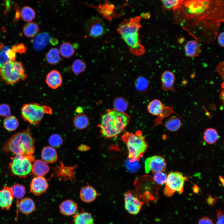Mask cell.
I'll list each match as a JSON object with an SVG mask.
<instances>
[{
  "label": "cell",
  "instance_id": "8",
  "mask_svg": "<svg viewBox=\"0 0 224 224\" xmlns=\"http://www.w3.org/2000/svg\"><path fill=\"white\" fill-rule=\"evenodd\" d=\"M35 158L33 155H16L11 158L9 168L12 175L25 178L31 174L32 165Z\"/></svg>",
  "mask_w": 224,
  "mask_h": 224
},
{
  "label": "cell",
  "instance_id": "11",
  "mask_svg": "<svg viewBox=\"0 0 224 224\" xmlns=\"http://www.w3.org/2000/svg\"><path fill=\"white\" fill-rule=\"evenodd\" d=\"M85 28L90 37L96 38L102 35L105 32V26L103 20L97 16L92 17L86 22Z\"/></svg>",
  "mask_w": 224,
  "mask_h": 224
},
{
  "label": "cell",
  "instance_id": "50",
  "mask_svg": "<svg viewBox=\"0 0 224 224\" xmlns=\"http://www.w3.org/2000/svg\"><path fill=\"white\" fill-rule=\"evenodd\" d=\"M83 110L82 108L81 107H78L75 110V112L77 114L83 113Z\"/></svg>",
  "mask_w": 224,
  "mask_h": 224
},
{
  "label": "cell",
  "instance_id": "23",
  "mask_svg": "<svg viewBox=\"0 0 224 224\" xmlns=\"http://www.w3.org/2000/svg\"><path fill=\"white\" fill-rule=\"evenodd\" d=\"M17 212L19 210L23 213L25 214L32 213L35 209V206L33 201L30 198H26L16 202Z\"/></svg>",
  "mask_w": 224,
  "mask_h": 224
},
{
  "label": "cell",
  "instance_id": "4",
  "mask_svg": "<svg viewBox=\"0 0 224 224\" xmlns=\"http://www.w3.org/2000/svg\"><path fill=\"white\" fill-rule=\"evenodd\" d=\"M35 139L28 128L13 135L6 142L3 151L15 155H33L35 151Z\"/></svg>",
  "mask_w": 224,
  "mask_h": 224
},
{
  "label": "cell",
  "instance_id": "30",
  "mask_svg": "<svg viewBox=\"0 0 224 224\" xmlns=\"http://www.w3.org/2000/svg\"><path fill=\"white\" fill-rule=\"evenodd\" d=\"M181 122L180 119L175 116L168 118L165 124L166 128L172 132L178 131L181 127Z\"/></svg>",
  "mask_w": 224,
  "mask_h": 224
},
{
  "label": "cell",
  "instance_id": "32",
  "mask_svg": "<svg viewBox=\"0 0 224 224\" xmlns=\"http://www.w3.org/2000/svg\"><path fill=\"white\" fill-rule=\"evenodd\" d=\"M203 138L204 140L208 143L212 144L218 139L219 136L216 129L212 128H208L204 131Z\"/></svg>",
  "mask_w": 224,
  "mask_h": 224
},
{
  "label": "cell",
  "instance_id": "39",
  "mask_svg": "<svg viewBox=\"0 0 224 224\" xmlns=\"http://www.w3.org/2000/svg\"><path fill=\"white\" fill-rule=\"evenodd\" d=\"M49 142L51 147L57 148L60 147L63 144V140L60 135L57 134H54L49 137Z\"/></svg>",
  "mask_w": 224,
  "mask_h": 224
},
{
  "label": "cell",
  "instance_id": "10",
  "mask_svg": "<svg viewBox=\"0 0 224 224\" xmlns=\"http://www.w3.org/2000/svg\"><path fill=\"white\" fill-rule=\"evenodd\" d=\"M147 109L150 113L158 116L156 122V125L162 124L161 122L163 119L173 113L177 114L174 111L171 106H164L162 102L158 99L154 100L150 102Z\"/></svg>",
  "mask_w": 224,
  "mask_h": 224
},
{
  "label": "cell",
  "instance_id": "1",
  "mask_svg": "<svg viewBox=\"0 0 224 224\" xmlns=\"http://www.w3.org/2000/svg\"><path fill=\"white\" fill-rule=\"evenodd\" d=\"M224 0H184L173 11L175 24L199 43L216 40L224 21Z\"/></svg>",
  "mask_w": 224,
  "mask_h": 224
},
{
  "label": "cell",
  "instance_id": "28",
  "mask_svg": "<svg viewBox=\"0 0 224 224\" xmlns=\"http://www.w3.org/2000/svg\"><path fill=\"white\" fill-rule=\"evenodd\" d=\"M45 59L47 62L50 64H57L61 60L59 50L55 48H51L46 54Z\"/></svg>",
  "mask_w": 224,
  "mask_h": 224
},
{
  "label": "cell",
  "instance_id": "9",
  "mask_svg": "<svg viewBox=\"0 0 224 224\" xmlns=\"http://www.w3.org/2000/svg\"><path fill=\"white\" fill-rule=\"evenodd\" d=\"M185 180V177L180 173L170 172L167 175L164 194L167 197H170L176 191L179 194L182 193L184 190Z\"/></svg>",
  "mask_w": 224,
  "mask_h": 224
},
{
  "label": "cell",
  "instance_id": "47",
  "mask_svg": "<svg viewBox=\"0 0 224 224\" xmlns=\"http://www.w3.org/2000/svg\"><path fill=\"white\" fill-rule=\"evenodd\" d=\"M224 32H222L219 33L217 37L219 45L222 47H223L224 45Z\"/></svg>",
  "mask_w": 224,
  "mask_h": 224
},
{
  "label": "cell",
  "instance_id": "3",
  "mask_svg": "<svg viewBox=\"0 0 224 224\" xmlns=\"http://www.w3.org/2000/svg\"><path fill=\"white\" fill-rule=\"evenodd\" d=\"M129 117L124 112L109 110L103 114L99 124L102 136L106 138L117 137L128 124Z\"/></svg>",
  "mask_w": 224,
  "mask_h": 224
},
{
  "label": "cell",
  "instance_id": "22",
  "mask_svg": "<svg viewBox=\"0 0 224 224\" xmlns=\"http://www.w3.org/2000/svg\"><path fill=\"white\" fill-rule=\"evenodd\" d=\"M77 208V204L70 199L63 201L59 206L60 212L62 214L66 216L74 215L76 213Z\"/></svg>",
  "mask_w": 224,
  "mask_h": 224
},
{
  "label": "cell",
  "instance_id": "34",
  "mask_svg": "<svg viewBox=\"0 0 224 224\" xmlns=\"http://www.w3.org/2000/svg\"><path fill=\"white\" fill-rule=\"evenodd\" d=\"M184 0H160L162 4V8L167 11H173L177 8Z\"/></svg>",
  "mask_w": 224,
  "mask_h": 224
},
{
  "label": "cell",
  "instance_id": "16",
  "mask_svg": "<svg viewBox=\"0 0 224 224\" xmlns=\"http://www.w3.org/2000/svg\"><path fill=\"white\" fill-rule=\"evenodd\" d=\"M13 198L11 187H3L0 190V207L2 209L9 210L12 206Z\"/></svg>",
  "mask_w": 224,
  "mask_h": 224
},
{
  "label": "cell",
  "instance_id": "14",
  "mask_svg": "<svg viewBox=\"0 0 224 224\" xmlns=\"http://www.w3.org/2000/svg\"><path fill=\"white\" fill-rule=\"evenodd\" d=\"M166 163L165 159L159 156H154L147 158L145 163V169L147 173L162 172L165 169Z\"/></svg>",
  "mask_w": 224,
  "mask_h": 224
},
{
  "label": "cell",
  "instance_id": "19",
  "mask_svg": "<svg viewBox=\"0 0 224 224\" xmlns=\"http://www.w3.org/2000/svg\"><path fill=\"white\" fill-rule=\"evenodd\" d=\"M51 37L47 33H42L36 35L32 40L33 46L36 51L44 49L50 43Z\"/></svg>",
  "mask_w": 224,
  "mask_h": 224
},
{
  "label": "cell",
  "instance_id": "41",
  "mask_svg": "<svg viewBox=\"0 0 224 224\" xmlns=\"http://www.w3.org/2000/svg\"><path fill=\"white\" fill-rule=\"evenodd\" d=\"M11 113V108L9 105L7 104H0V117H7Z\"/></svg>",
  "mask_w": 224,
  "mask_h": 224
},
{
  "label": "cell",
  "instance_id": "15",
  "mask_svg": "<svg viewBox=\"0 0 224 224\" xmlns=\"http://www.w3.org/2000/svg\"><path fill=\"white\" fill-rule=\"evenodd\" d=\"M49 187L46 179L43 176H35L32 180L30 191L34 194L39 196L45 192Z\"/></svg>",
  "mask_w": 224,
  "mask_h": 224
},
{
  "label": "cell",
  "instance_id": "5",
  "mask_svg": "<svg viewBox=\"0 0 224 224\" xmlns=\"http://www.w3.org/2000/svg\"><path fill=\"white\" fill-rule=\"evenodd\" d=\"M122 139L127 145L129 161H139L148 147L142 133L139 131L135 133L126 132L122 136Z\"/></svg>",
  "mask_w": 224,
  "mask_h": 224
},
{
  "label": "cell",
  "instance_id": "7",
  "mask_svg": "<svg viewBox=\"0 0 224 224\" xmlns=\"http://www.w3.org/2000/svg\"><path fill=\"white\" fill-rule=\"evenodd\" d=\"M21 111L23 119L35 126L39 125L45 114H51L52 113L49 106L34 102L23 104Z\"/></svg>",
  "mask_w": 224,
  "mask_h": 224
},
{
  "label": "cell",
  "instance_id": "48",
  "mask_svg": "<svg viewBox=\"0 0 224 224\" xmlns=\"http://www.w3.org/2000/svg\"><path fill=\"white\" fill-rule=\"evenodd\" d=\"M217 70L219 75L224 78V63H220L217 67Z\"/></svg>",
  "mask_w": 224,
  "mask_h": 224
},
{
  "label": "cell",
  "instance_id": "42",
  "mask_svg": "<svg viewBox=\"0 0 224 224\" xmlns=\"http://www.w3.org/2000/svg\"><path fill=\"white\" fill-rule=\"evenodd\" d=\"M136 86L139 90H143L147 88L148 86L147 80L143 77L138 78L136 82Z\"/></svg>",
  "mask_w": 224,
  "mask_h": 224
},
{
  "label": "cell",
  "instance_id": "24",
  "mask_svg": "<svg viewBox=\"0 0 224 224\" xmlns=\"http://www.w3.org/2000/svg\"><path fill=\"white\" fill-rule=\"evenodd\" d=\"M72 224H94V220L90 212L82 211L74 215Z\"/></svg>",
  "mask_w": 224,
  "mask_h": 224
},
{
  "label": "cell",
  "instance_id": "45",
  "mask_svg": "<svg viewBox=\"0 0 224 224\" xmlns=\"http://www.w3.org/2000/svg\"><path fill=\"white\" fill-rule=\"evenodd\" d=\"M217 221L216 224H224L223 212L221 210H218L217 212Z\"/></svg>",
  "mask_w": 224,
  "mask_h": 224
},
{
  "label": "cell",
  "instance_id": "49",
  "mask_svg": "<svg viewBox=\"0 0 224 224\" xmlns=\"http://www.w3.org/2000/svg\"><path fill=\"white\" fill-rule=\"evenodd\" d=\"M90 147L85 145H82L78 148V149L81 151H86L89 150Z\"/></svg>",
  "mask_w": 224,
  "mask_h": 224
},
{
  "label": "cell",
  "instance_id": "36",
  "mask_svg": "<svg viewBox=\"0 0 224 224\" xmlns=\"http://www.w3.org/2000/svg\"><path fill=\"white\" fill-rule=\"evenodd\" d=\"M13 198H16V201H19L26 194V189L24 186L16 184L13 185L11 187Z\"/></svg>",
  "mask_w": 224,
  "mask_h": 224
},
{
  "label": "cell",
  "instance_id": "6",
  "mask_svg": "<svg viewBox=\"0 0 224 224\" xmlns=\"http://www.w3.org/2000/svg\"><path fill=\"white\" fill-rule=\"evenodd\" d=\"M0 76L7 84H15L27 77L21 62L9 60L0 68Z\"/></svg>",
  "mask_w": 224,
  "mask_h": 224
},
{
  "label": "cell",
  "instance_id": "13",
  "mask_svg": "<svg viewBox=\"0 0 224 224\" xmlns=\"http://www.w3.org/2000/svg\"><path fill=\"white\" fill-rule=\"evenodd\" d=\"M77 166V165L71 166H66L60 161L59 164L54 168L53 170L60 180H68L73 183L74 182L75 170Z\"/></svg>",
  "mask_w": 224,
  "mask_h": 224
},
{
  "label": "cell",
  "instance_id": "29",
  "mask_svg": "<svg viewBox=\"0 0 224 224\" xmlns=\"http://www.w3.org/2000/svg\"><path fill=\"white\" fill-rule=\"evenodd\" d=\"M59 52L63 57L68 58L73 56L75 52L74 48L72 44L69 42H65L59 47Z\"/></svg>",
  "mask_w": 224,
  "mask_h": 224
},
{
  "label": "cell",
  "instance_id": "33",
  "mask_svg": "<svg viewBox=\"0 0 224 224\" xmlns=\"http://www.w3.org/2000/svg\"><path fill=\"white\" fill-rule=\"evenodd\" d=\"M19 125L17 118L13 115H10L5 118L3 122L4 128L8 131H13L16 130Z\"/></svg>",
  "mask_w": 224,
  "mask_h": 224
},
{
  "label": "cell",
  "instance_id": "43",
  "mask_svg": "<svg viewBox=\"0 0 224 224\" xmlns=\"http://www.w3.org/2000/svg\"><path fill=\"white\" fill-rule=\"evenodd\" d=\"M7 48H4L2 45H0V68L7 61L9 60L6 53Z\"/></svg>",
  "mask_w": 224,
  "mask_h": 224
},
{
  "label": "cell",
  "instance_id": "35",
  "mask_svg": "<svg viewBox=\"0 0 224 224\" xmlns=\"http://www.w3.org/2000/svg\"><path fill=\"white\" fill-rule=\"evenodd\" d=\"M21 18L24 21L31 22L35 18V12L34 10L28 6L24 7L21 10L20 13Z\"/></svg>",
  "mask_w": 224,
  "mask_h": 224
},
{
  "label": "cell",
  "instance_id": "46",
  "mask_svg": "<svg viewBox=\"0 0 224 224\" xmlns=\"http://www.w3.org/2000/svg\"><path fill=\"white\" fill-rule=\"evenodd\" d=\"M198 224H214V223L210 218L207 217H203L199 219Z\"/></svg>",
  "mask_w": 224,
  "mask_h": 224
},
{
  "label": "cell",
  "instance_id": "44",
  "mask_svg": "<svg viewBox=\"0 0 224 224\" xmlns=\"http://www.w3.org/2000/svg\"><path fill=\"white\" fill-rule=\"evenodd\" d=\"M137 161H135L133 162H130L127 161L126 162V165L127 168L129 170L132 171H134L137 170L139 167V165Z\"/></svg>",
  "mask_w": 224,
  "mask_h": 224
},
{
  "label": "cell",
  "instance_id": "25",
  "mask_svg": "<svg viewBox=\"0 0 224 224\" xmlns=\"http://www.w3.org/2000/svg\"><path fill=\"white\" fill-rule=\"evenodd\" d=\"M199 42L196 40L188 41L184 46L185 52L187 56L191 58L198 57L201 52Z\"/></svg>",
  "mask_w": 224,
  "mask_h": 224
},
{
  "label": "cell",
  "instance_id": "12",
  "mask_svg": "<svg viewBox=\"0 0 224 224\" xmlns=\"http://www.w3.org/2000/svg\"><path fill=\"white\" fill-rule=\"evenodd\" d=\"M124 198V208L126 211L132 215L138 214L143 206V202L129 191L125 193Z\"/></svg>",
  "mask_w": 224,
  "mask_h": 224
},
{
  "label": "cell",
  "instance_id": "27",
  "mask_svg": "<svg viewBox=\"0 0 224 224\" xmlns=\"http://www.w3.org/2000/svg\"><path fill=\"white\" fill-rule=\"evenodd\" d=\"M73 124L75 128L79 129H83L87 128L89 124V119L85 114H77L74 118Z\"/></svg>",
  "mask_w": 224,
  "mask_h": 224
},
{
  "label": "cell",
  "instance_id": "26",
  "mask_svg": "<svg viewBox=\"0 0 224 224\" xmlns=\"http://www.w3.org/2000/svg\"><path fill=\"white\" fill-rule=\"evenodd\" d=\"M42 160L47 163H54L58 159V154L55 149L51 146L44 147L41 152Z\"/></svg>",
  "mask_w": 224,
  "mask_h": 224
},
{
  "label": "cell",
  "instance_id": "2",
  "mask_svg": "<svg viewBox=\"0 0 224 224\" xmlns=\"http://www.w3.org/2000/svg\"><path fill=\"white\" fill-rule=\"evenodd\" d=\"M141 19L140 16L125 19L119 25L117 29L118 33L128 45L130 51L137 56L143 54L145 52V48L140 40Z\"/></svg>",
  "mask_w": 224,
  "mask_h": 224
},
{
  "label": "cell",
  "instance_id": "40",
  "mask_svg": "<svg viewBox=\"0 0 224 224\" xmlns=\"http://www.w3.org/2000/svg\"><path fill=\"white\" fill-rule=\"evenodd\" d=\"M153 178L154 181L157 184L163 185L166 183L167 175L163 171L154 173Z\"/></svg>",
  "mask_w": 224,
  "mask_h": 224
},
{
  "label": "cell",
  "instance_id": "17",
  "mask_svg": "<svg viewBox=\"0 0 224 224\" xmlns=\"http://www.w3.org/2000/svg\"><path fill=\"white\" fill-rule=\"evenodd\" d=\"M45 82L49 87L56 89L61 86L63 82L62 77L58 71L53 70L46 75Z\"/></svg>",
  "mask_w": 224,
  "mask_h": 224
},
{
  "label": "cell",
  "instance_id": "18",
  "mask_svg": "<svg viewBox=\"0 0 224 224\" xmlns=\"http://www.w3.org/2000/svg\"><path fill=\"white\" fill-rule=\"evenodd\" d=\"M175 77L171 71L166 70L161 75V81L162 89L165 91H174V84Z\"/></svg>",
  "mask_w": 224,
  "mask_h": 224
},
{
  "label": "cell",
  "instance_id": "31",
  "mask_svg": "<svg viewBox=\"0 0 224 224\" xmlns=\"http://www.w3.org/2000/svg\"><path fill=\"white\" fill-rule=\"evenodd\" d=\"M39 30L38 25L34 22H30L27 23L23 27V31L27 37L32 38L35 37Z\"/></svg>",
  "mask_w": 224,
  "mask_h": 224
},
{
  "label": "cell",
  "instance_id": "21",
  "mask_svg": "<svg viewBox=\"0 0 224 224\" xmlns=\"http://www.w3.org/2000/svg\"><path fill=\"white\" fill-rule=\"evenodd\" d=\"M98 196V194L96 190L92 186L88 185L82 187L80 192L81 199L86 203L93 201Z\"/></svg>",
  "mask_w": 224,
  "mask_h": 224
},
{
  "label": "cell",
  "instance_id": "38",
  "mask_svg": "<svg viewBox=\"0 0 224 224\" xmlns=\"http://www.w3.org/2000/svg\"><path fill=\"white\" fill-rule=\"evenodd\" d=\"M114 110L120 112H123L127 108L128 104L125 100L121 97L115 99L114 102Z\"/></svg>",
  "mask_w": 224,
  "mask_h": 224
},
{
  "label": "cell",
  "instance_id": "20",
  "mask_svg": "<svg viewBox=\"0 0 224 224\" xmlns=\"http://www.w3.org/2000/svg\"><path fill=\"white\" fill-rule=\"evenodd\" d=\"M47 163L42 160L35 161L32 165L31 173L35 176H43L49 171Z\"/></svg>",
  "mask_w": 224,
  "mask_h": 224
},
{
  "label": "cell",
  "instance_id": "37",
  "mask_svg": "<svg viewBox=\"0 0 224 224\" xmlns=\"http://www.w3.org/2000/svg\"><path fill=\"white\" fill-rule=\"evenodd\" d=\"M86 68V64L85 62L79 59L74 60L71 66V70L76 75H78L84 72Z\"/></svg>",
  "mask_w": 224,
  "mask_h": 224
},
{
  "label": "cell",
  "instance_id": "51",
  "mask_svg": "<svg viewBox=\"0 0 224 224\" xmlns=\"http://www.w3.org/2000/svg\"><path fill=\"white\" fill-rule=\"evenodd\" d=\"M220 97L221 99L223 100L224 99V90L222 89L220 94Z\"/></svg>",
  "mask_w": 224,
  "mask_h": 224
},
{
  "label": "cell",
  "instance_id": "52",
  "mask_svg": "<svg viewBox=\"0 0 224 224\" xmlns=\"http://www.w3.org/2000/svg\"><path fill=\"white\" fill-rule=\"evenodd\" d=\"M199 0L202 1H205L208 0Z\"/></svg>",
  "mask_w": 224,
  "mask_h": 224
}]
</instances>
